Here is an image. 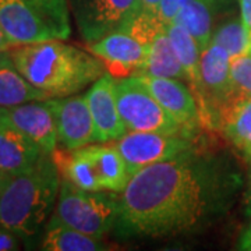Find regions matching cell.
I'll return each mask as SVG.
<instances>
[{"instance_id": "obj_1", "label": "cell", "mask_w": 251, "mask_h": 251, "mask_svg": "<svg viewBox=\"0 0 251 251\" xmlns=\"http://www.w3.org/2000/svg\"><path fill=\"white\" fill-rule=\"evenodd\" d=\"M218 179L211 159L193 148L147 166L120 193V233L169 237L200 229L215 211Z\"/></svg>"}, {"instance_id": "obj_2", "label": "cell", "mask_w": 251, "mask_h": 251, "mask_svg": "<svg viewBox=\"0 0 251 251\" xmlns=\"http://www.w3.org/2000/svg\"><path fill=\"white\" fill-rule=\"evenodd\" d=\"M9 53L18 72L48 98L78 94L106 73L95 54L63 39L13 46Z\"/></svg>"}, {"instance_id": "obj_3", "label": "cell", "mask_w": 251, "mask_h": 251, "mask_svg": "<svg viewBox=\"0 0 251 251\" xmlns=\"http://www.w3.org/2000/svg\"><path fill=\"white\" fill-rule=\"evenodd\" d=\"M60 173L50 153H42L34 166L14 175L0 197V225L21 239L35 236L53 212Z\"/></svg>"}, {"instance_id": "obj_4", "label": "cell", "mask_w": 251, "mask_h": 251, "mask_svg": "<svg viewBox=\"0 0 251 251\" xmlns=\"http://www.w3.org/2000/svg\"><path fill=\"white\" fill-rule=\"evenodd\" d=\"M120 216L119 197L99 191H87L62 179L52 219L82 233L103 237L116 227Z\"/></svg>"}, {"instance_id": "obj_5", "label": "cell", "mask_w": 251, "mask_h": 251, "mask_svg": "<svg viewBox=\"0 0 251 251\" xmlns=\"http://www.w3.org/2000/svg\"><path fill=\"white\" fill-rule=\"evenodd\" d=\"M115 88L119 113L127 131H158L168 134L187 133L158 103L137 75L120 78L116 81Z\"/></svg>"}, {"instance_id": "obj_6", "label": "cell", "mask_w": 251, "mask_h": 251, "mask_svg": "<svg viewBox=\"0 0 251 251\" xmlns=\"http://www.w3.org/2000/svg\"><path fill=\"white\" fill-rule=\"evenodd\" d=\"M73 16L87 45L128 24L141 9V0H70Z\"/></svg>"}, {"instance_id": "obj_7", "label": "cell", "mask_w": 251, "mask_h": 251, "mask_svg": "<svg viewBox=\"0 0 251 251\" xmlns=\"http://www.w3.org/2000/svg\"><path fill=\"white\" fill-rule=\"evenodd\" d=\"M130 176L153 163L173 159L193 148L186 135L158 131H127L115 141Z\"/></svg>"}, {"instance_id": "obj_8", "label": "cell", "mask_w": 251, "mask_h": 251, "mask_svg": "<svg viewBox=\"0 0 251 251\" xmlns=\"http://www.w3.org/2000/svg\"><path fill=\"white\" fill-rule=\"evenodd\" d=\"M113 78H126L145 70L148 49L125 29L113 31L88 45Z\"/></svg>"}, {"instance_id": "obj_9", "label": "cell", "mask_w": 251, "mask_h": 251, "mask_svg": "<svg viewBox=\"0 0 251 251\" xmlns=\"http://www.w3.org/2000/svg\"><path fill=\"white\" fill-rule=\"evenodd\" d=\"M0 122L13 126L31 138L45 153L57 147V128L50 98L29 100L16 106L0 109Z\"/></svg>"}, {"instance_id": "obj_10", "label": "cell", "mask_w": 251, "mask_h": 251, "mask_svg": "<svg viewBox=\"0 0 251 251\" xmlns=\"http://www.w3.org/2000/svg\"><path fill=\"white\" fill-rule=\"evenodd\" d=\"M0 28L14 46L62 39L29 0H0Z\"/></svg>"}, {"instance_id": "obj_11", "label": "cell", "mask_w": 251, "mask_h": 251, "mask_svg": "<svg viewBox=\"0 0 251 251\" xmlns=\"http://www.w3.org/2000/svg\"><path fill=\"white\" fill-rule=\"evenodd\" d=\"M53 105L57 143L67 150H78L97 144L95 126L85 94L50 98Z\"/></svg>"}, {"instance_id": "obj_12", "label": "cell", "mask_w": 251, "mask_h": 251, "mask_svg": "<svg viewBox=\"0 0 251 251\" xmlns=\"http://www.w3.org/2000/svg\"><path fill=\"white\" fill-rule=\"evenodd\" d=\"M115 85L116 80L109 73H105L91 84L85 94L95 126L97 144L116 141L127 133L117 108Z\"/></svg>"}, {"instance_id": "obj_13", "label": "cell", "mask_w": 251, "mask_h": 251, "mask_svg": "<svg viewBox=\"0 0 251 251\" xmlns=\"http://www.w3.org/2000/svg\"><path fill=\"white\" fill-rule=\"evenodd\" d=\"M152 97L186 131H190L198 123L197 99L183 81L166 77H155L150 74H137Z\"/></svg>"}, {"instance_id": "obj_14", "label": "cell", "mask_w": 251, "mask_h": 251, "mask_svg": "<svg viewBox=\"0 0 251 251\" xmlns=\"http://www.w3.org/2000/svg\"><path fill=\"white\" fill-rule=\"evenodd\" d=\"M219 109L226 135L251 162V97L230 90Z\"/></svg>"}, {"instance_id": "obj_15", "label": "cell", "mask_w": 251, "mask_h": 251, "mask_svg": "<svg viewBox=\"0 0 251 251\" xmlns=\"http://www.w3.org/2000/svg\"><path fill=\"white\" fill-rule=\"evenodd\" d=\"M42 153L45 152L31 138L0 122V172L18 175L34 166Z\"/></svg>"}, {"instance_id": "obj_16", "label": "cell", "mask_w": 251, "mask_h": 251, "mask_svg": "<svg viewBox=\"0 0 251 251\" xmlns=\"http://www.w3.org/2000/svg\"><path fill=\"white\" fill-rule=\"evenodd\" d=\"M88 156L95 169L102 190L110 193H122L131 179L127 165L115 144L98 143V145H87L81 148Z\"/></svg>"}, {"instance_id": "obj_17", "label": "cell", "mask_w": 251, "mask_h": 251, "mask_svg": "<svg viewBox=\"0 0 251 251\" xmlns=\"http://www.w3.org/2000/svg\"><path fill=\"white\" fill-rule=\"evenodd\" d=\"M230 54L222 46L209 44V46L201 52L200 74L201 84L205 94L216 102L224 100L230 92Z\"/></svg>"}, {"instance_id": "obj_18", "label": "cell", "mask_w": 251, "mask_h": 251, "mask_svg": "<svg viewBox=\"0 0 251 251\" xmlns=\"http://www.w3.org/2000/svg\"><path fill=\"white\" fill-rule=\"evenodd\" d=\"M42 99L48 97L18 72L9 50L0 52V109Z\"/></svg>"}, {"instance_id": "obj_19", "label": "cell", "mask_w": 251, "mask_h": 251, "mask_svg": "<svg viewBox=\"0 0 251 251\" xmlns=\"http://www.w3.org/2000/svg\"><path fill=\"white\" fill-rule=\"evenodd\" d=\"M60 177L70 181L73 186L87 191H99L102 190L99 184L95 169L88 156L82 150H67L56 147L50 153ZM103 191V190H102Z\"/></svg>"}, {"instance_id": "obj_20", "label": "cell", "mask_w": 251, "mask_h": 251, "mask_svg": "<svg viewBox=\"0 0 251 251\" xmlns=\"http://www.w3.org/2000/svg\"><path fill=\"white\" fill-rule=\"evenodd\" d=\"M41 249L45 251H98L106 250L102 237L90 236L67 225L49 219L42 236Z\"/></svg>"}, {"instance_id": "obj_21", "label": "cell", "mask_w": 251, "mask_h": 251, "mask_svg": "<svg viewBox=\"0 0 251 251\" xmlns=\"http://www.w3.org/2000/svg\"><path fill=\"white\" fill-rule=\"evenodd\" d=\"M168 36L171 39L173 50L179 59L183 70L187 75L193 94L196 99H204V91L201 84V74H200V60H201V49L196 42V39L188 34L187 29L179 24H169L168 25Z\"/></svg>"}, {"instance_id": "obj_22", "label": "cell", "mask_w": 251, "mask_h": 251, "mask_svg": "<svg viewBox=\"0 0 251 251\" xmlns=\"http://www.w3.org/2000/svg\"><path fill=\"white\" fill-rule=\"evenodd\" d=\"M212 0H188L175 18V24H179L196 39L201 52L206 49L212 39ZM172 23V24H173Z\"/></svg>"}, {"instance_id": "obj_23", "label": "cell", "mask_w": 251, "mask_h": 251, "mask_svg": "<svg viewBox=\"0 0 251 251\" xmlns=\"http://www.w3.org/2000/svg\"><path fill=\"white\" fill-rule=\"evenodd\" d=\"M141 74L187 81V75L183 70L168 36V27L155 36V39L151 42L148 48L147 66Z\"/></svg>"}, {"instance_id": "obj_24", "label": "cell", "mask_w": 251, "mask_h": 251, "mask_svg": "<svg viewBox=\"0 0 251 251\" xmlns=\"http://www.w3.org/2000/svg\"><path fill=\"white\" fill-rule=\"evenodd\" d=\"M211 44L224 48L230 57H239L249 52L250 48V35L247 28L243 25L242 20L236 18L222 24L212 34Z\"/></svg>"}, {"instance_id": "obj_25", "label": "cell", "mask_w": 251, "mask_h": 251, "mask_svg": "<svg viewBox=\"0 0 251 251\" xmlns=\"http://www.w3.org/2000/svg\"><path fill=\"white\" fill-rule=\"evenodd\" d=\"M46 21L57 31L63 41L67 39L72 32L69 20V3L67 0H29Z\"/></svg>"}, {"instance_id": "obj_26", "label": "cell", "mask_w": 251, "mask_h": 251, "mask_svg": "<svg viewBox=\"0 0 251 251\" xmlns=\"http://www.w3.org/2000/svg\"><path fill=\"white\" fill-rule=\"evenodd\" d=\"M230 90L251 97V54L234 57L230 62Z\"/></svg>"}, {"instance_id": "obj_27", "label": "cell", "mask_w": 251, "mask_h": 251, "mask_svg": "<svg viewBox=\"0 0 251 251\" xmlns=\"http://www.w3.org/2000/svg\"><path fill=\"white\" fill-rule=\"evenodd\" d=\"M187 1L188 0H161L155 13L162 23L168 27L175 21L176 16L186 6Z\"/></svg>"}, {"instance_id": "obj_28", "label": "cell", "mask_w": 251, "mask_h": 251, "mask_svg": "<svg viewBox=\"0 0 251 251\" xmlns=\"http://www.w3.org/2000/svg\"><path fill=\"white\" fill-rule=\"evenodd\" d=\"M20 236L0 225V251H16L20 249Z\"/></svg>"}, {"instance_id": "obj_29", "label": "cell", "mask_w": 251, "mask_h": 251, "mask_svg": "<svg viewBox=\"0 0 251 251\" xmlns=\"http://www.w3.org/2000/svg\"><path fill=\"white\" fill-rule=\"evenodd\" d=\"M240 4V20L243 25L247 28L249 35H251V0H239Z\"/></svg>"}, {"instance_id": "obj_30", "label": "cell", "mask_w": 251, "mask_h": 251, "mask_svg": "<svg viewBox=\"0 0 251 251\" xmlns=\"http://www.w3.org/2000/svg\"><path fill=\"white\" fill-rule=\"evenodd\" d=\"M240 249L242 250H250L251 251V225L249 226V229L244 232L240 242Z\"/></svg>"}, {"instance_id": "obj_31", "label": "cell", "mask_w": 251, "mask_h": 251, "mask_svg": "<svg viewBox=\"0 0 251 251\" xmlns=\"http://www.w3.org/2000/svg\"><path fill=\"white\" fill-rule=\"evenodd\" d=\"M13 44L10 42V39L6 36V34L3 32V29L0 28V52H6L10 50L13 48Z\"/></svg>"}, {"instance_id": "obj_32", "label": "cell", "mask_w": 251, "mask_h": 251, "mask_svg": "<svg viewBox=\"0 0 251 251\" xmlns=\"http://www.w3.org/2000/svg\"><path fill=\"white\" fill-rule=\"evenodd\" d=\"M11 175L9 173H4V172H0V197H1V194H3V191H4V188L7 187V184H9V181L11 180Z\"/></svg>"}, {"instance_id": "obj_33", "label": "cell", "mask_w": 251, "mask_h": 251, "mask_svg": "<svg viewBox=\"0 0 251 251\" xmlns=\"http://www.w3.org/2000/svg\"><path fill=\"white\" fill-rule=\"evenodd\" d=\"M159 1H161V0H141V7L145 10L156 11V7H158Z\"/></svg>"}, {"instance_id": "obj_34", "label": "cell", "mask_w": 251, "mask_h": 251, "mask_svg": "<svg viewBox=\"0 0 251 251\" xmlns=\"http://www.w3.org/2000/svg\"><path fill=\"white\" fill-rule=\"evenodd\" d=\"M246 202H247V206H249V211L251 214V180H250V188H249V193H247V197H246Z\"/></svg>"}, {"instance_id": "obj_35", "label": "cell", "mask_w": 251, "mask_h": 251, "mask_svg": "<svg viewBox=\"0 0 251 251\" xmlns=\"http://www.w3.org/2000/svg\"><path fill=\"white\" fill-rule=\"evenodd\" d=\"M247 53L251 54V35H250V48H249V52H247Z\"/></svg>"}, {"instance_id": "obj_36", "label": "cell", "mask_w": 251, "mask_h": 251, "mask_svg": "<svg viewBox=\"0 0 251 251\" xmlns=\"http://www.w3.org/2000/svg\"><path fill=\"white\" fill-rule=\"evenodd\" d=\"M212 1H218V0H212Z\"/></svg>"}]
</instances>
